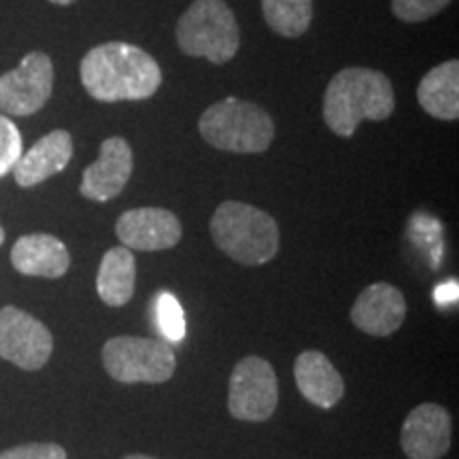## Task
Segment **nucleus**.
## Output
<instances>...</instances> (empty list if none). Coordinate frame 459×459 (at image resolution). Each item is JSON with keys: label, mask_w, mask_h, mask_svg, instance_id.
<instances>
[{"label": "nucleus", "mask_w": 459, "mask_h": 459, "mask_svg": "<svg viewBox=\"0 0 459 459\" xmlns=\"http://www.w3.org/2000/svg\"><path fill=\"white\" fill-rule=\"evenodd\" d=\"M82 83L94 100L122 102L145 100L162 83V68L145 49L111 41L90 49L83 56Z\"/></svg>", "instance_id": "obj_1"}, {"label": "nucleus", "mask_w": 459, "mask_h": 459, "mask_svg": "<svg viewBox=\"0 0 459 459\" xmlns=\"http://www.w3.org/2000/svg\"><path fill=\"white\" fill-rule=\"evenodd\" d=\"M395 108L394 85L375 68L349 66L332 77L324 96L325 126L351 139L361 122H385Z\"/></svg>", "instance_id": "obj_2"}, {"label": "nucleus", "mask_w": 459, "mask_h": 459, "mask_svg": "<svg viewBox=\"0 0 459 459\" xmlns=\"http://www.w3.org/2000/svg\"><path fill=\"white\" fill-rule=\"evenodd\" d=\"M215 245L245 266H262L279 254L281 234L277 221L257 206L226 200L211 220Z\"/></svg>", "instance_id": "obj_3"}, {"label": "nucleus", "mask_w": 459, "mask_h": 459, "mask_svg": "<svg viewBox=\"0 0 459 459\" xmlns=\"http://www.w3.org/2000/svg\"><path fill=\"white\" fill-rule=\"evenodd\" d=\"M211 147L230 153H264L274 141L273 117L255 102L223 99L211 105L198 122Z\"/></svg>", "instance_id": "obj_4"}, {"label": "nucleus", "mask_w": 459, "mask_h": 459, "mask_svg": "<svg viewBox=\"0 0 459 459\" xmlns=\"http://www.w3.org/2000/svg\"><path fill=\"white\" fill-rule=\"evenodd\" d=\"M177 43L189 57L226 65L240 48V28L226 0H194L177 22Z\"/></svg>", "instance_id": "obj_5"}, {"label": "nucleus", "mask_w": 459, "mask_h": 459, "mask_svg": "<svg viewBox=\"0 0 459 459\" xmlns=\"http://www.w3.org/2000/svg\"><path fill=\"white\" fill-rule=\"evenodd\" d=\"M107 375L119 383H164L175 375L170 342L143 336H115L102 347Z\"/></svg>", "instance_id": "obj_6"}, {"label": "nucleus", "mask_w": 459, "mask_h": 459, "mask_svg": "<svg viewBox=\"0 0 459 459\" xmlns=\"http://www.w3.org/2000/svg\"><path fill=\"white\" fill-rule=\"evenodd\" d=\"M279 404V381L264 358L247 355L230 375L228 409L238 421H266Z\"/></svg>", "instance_id": "obj_7"}, {"label": "nucleus", "mask_w": 459, "mask_h": 459, "mask_svg": "<svg viewBox=\"0 0 459 459\" xmlns=\"http://www.w3.org/2000/svg\"><path fill=\"white\" fill-rule=\"evenodd\" d=\"M54 91V65L43 51H30L20 66L0 77V111L28 117L48 105Z\"/></svg>", "instance_id": "obj_8"}, {"label": "nucleus", "mask_w": 459, "mask_h": 459, "mask_svg": "<svg viewBox=\"0 0 459 459\" xmlns=\"http://www.w3.org/2000/svg\"><path fill=\"white\" fill-rule=\"evenodd\" d=\"M54 351L51 332L17 307L0 308V358L24 370H39Z\"/></svg>", "instance_id": "obj_9"}, {"label": "nucleus", "mask_w": 459, "mask_h": 459, "mask_svg": "<svg viewBox=\"0 0 459 459\" xmlns=\"http://www.w3.org/2000/svg\"><path fill=\"white\" fill-rule=\"evenodd\" d=\"M115 234L126 249L164 251L179 245L183 237L181 221L175 213L158 206L132 209L115 223Z\"/></svg>", "instance_id": "obj_10"}, {"label": "nucleus", "mask_w": 459, "mask_h": 459, "mask_svg": "<svg viewBox=\"0 0 459 459\" xmlns=\"http://www.w3.org/2000/svg\"><path fill=\"white\" fill-rule=\"evenodd\" d=\"M409 459H440L451 446V415L440 404H419L406 417L400 434Z\"/></svg>", "instance_id": "obj_11"}, {"label": "nucleus", "mask_w": 459, "mask_h": 459, "mask_svg": "<svg viewBox=\"0 0 459 459\" xmlns=\"http://www.w3.org/2000/svg\"><path fill=\"white\" fill-rule=\"evenodd\" d=\"M132 149L122 136H111L100 145V156L83 170L82 196L94 203H108L124 192L132 177Z\"/></svg>", "instance_id": "obj_12"}, {"label": "nucleus", "mask_w": 459, "mask_h": 459, "mask_svg": "<svg viewBox=\"0 0 459 459\" xmlns=\"http://www.w3.org/2000/svg\"><path fill=\"white\" fill-rule=\"evenodd\" d=\"M406 317V300L392 283H372L358 296L351 308L353 325L370 336H389Z\"/></svg>", "instance_id": "obj_13"}, {"label": "nucleus", "mask_w": 459, "mask_h": 459, "mask_svg": "<svg viewBox=\"0 0 459 459\" xmlns=\"http://www.w3.org/2000/svg\"><path fill=\"white\" fill-rule=\"evenodd\" d=\"M73 152L74 145L71 132H49V134L39 139L17 160L15 169L11 170L15 177V183L20 187H34L39 183L48 181L49 177H54L66 169L68 162L73 160Z\"/></svg>", "instance_id": "obj_14"}, {"label": "nucleus", "mask_w": 459, "mask_h": 459, "mask_svg": "<svg viewBox=\"0 0 459 459\" xmlns=\"http://www.w3.org/2000/svg\"><path fill=\"white\" fill-rule=\"evenodd\" d=\"M11 264L26 277L60 279L71 268V254L51 234H26L11 249Z\"/></svg>", "instance_id": "obj_15"}, {"label": "nucleus", "mask_w": 459, "mask_h": 459, "mask_svg": "<svg viewBox=\"0 0 459 459\" xmlns=\"http://www.w3.org/2000/svg\"><path fill=\"white\" fill-rule=\"evenodd\" d=\"M296 385L311 404L332 409L344 395V381L321 351H304L294 364Z\"/></svg>", "instance_id": "obj_16"}, {"label": "nucleus", "mask_w": 459, "mask_h": 459, "mask_svg": "<svg viewBox=\"0 0 459 459\" xmlns=\"http://www.w3.org/2000/svg\"><path fill=\"white\" fill-rule=\"evenodd\" d=\"M417 100L432 117L455 122L459 117V62L449 60L434 66L419 83Z\"/></svg>", "instance_id": "obj_17"}, {"label": "nucleus", "mask_w": 459, "mask_h": 459, "mask_svg": "<svg viewBox=\"0 0 459 459\" xmlns=\"http://www.w3.org/2000/svg\"><path fill=\"white\" fill-rule=\"evenodd\" d=\"M136 285V260L132 249L113 247L102 255L96 290L100 300L108 307H124L134 296Z\"/></svg>", "instance_id": "obj_18"}, {"label": "nucleus", "mask_w": 459, "mask_h": 459, "mask_svg": "<svg viewBox=\"0 0 459 459\" xmlns=\"http://www.w3.org/2000/svg\"><path fill=\"white\" fill-rule=\"evenodd\" d=\"M266 24L279 37L298 39L313 22V0H262Z\"/></svg>", "instance_id": "obj_19"}, {"label": "nucleus", "mask_w": 459, "mask_h": 459, "mask_svg": "<svg viewBox=\"0 0 459 459\" xmlns=\"http://www.w3.org/2000/svg\"><path fill=\"white\" fill-rule=\"evenodd\" d=\"M156 315H158V328L162 332L166 342L175 344L186 338V317H183V308L179 300L169 291H162L156 298Z\"/></svg>", "instance_id": "obj_20"}, {"label": "nucleus", "mask_w": 459, "mask_h": 459, "mask_svg": "<svg viewBox=\"0 0 459 459\" xmlns=\"http://www.w3.org/2000/svg\"><path fill=\"white\" fill-rule=\"evenodd\" d=\"M22 153H24V141L20 130L9 117L0 115V179L15 169Z\"/></svg>", "instance_id": "obj_21"}, {"label": "nucleus", "mask_w": 459, "mask_h": 459, "mask_svg": "<svg viewBox=\"0 0 459 459\" xmlns=\"http://www.w3.org/2000/svg\"><path fill=\"white\" fill-rule=\"evenodd\" d=\"M449 4L451 0H392V11L404 24H419L440 13Z\"/></svg>", "instance_id": "obj_22"}, {"label": "nucleus", "mask_w": 459, "mask_h": 459, "mask_svg": "<svg viewBox=\"0 0 459 459\" xmlns=\"http://www.w3.org/2000/svg\"><path fill=\"white\" fill-rule=\"evenodd\" d=\"M0 459H66V451L54 443L22 445L3 451L0 453Z\"/></svg>", "instance_id": "obj_23"}, {"label": "nucleus", "mask_w": 459, "mask_h": 459, "mask_svg": "<svg viewBox=\"0 0 459 459\" xmlns=\"http://www.w3.org/2000/svg\"><path fill=\"white\" fill-rule=\"evenodd\" d=\"M436 302L440 304H449V302H455L457 300V285L455 283H445L440 285L438 290H436Z\"/></svg>", "instance_id": "obj_24"}, {"label": "nucleus", "mask_w": 459, "mask_h": 459, "mask_svg": "<svg viewBox=\"0 0 459 459\" xmlns=\"http://www.w3.org/2000/svg\"><path fill=\"white\" fill-rule=\"evenodd\" d=\"M124 459H156V457H149V455H139V453H134V455H128Z\"/></svg>", "instance_id": "obj_25"}, {"label": "nucleus", "mask_w": 459, "mask_h": 459, "mask_svg": "<svg viewBox=\"0 0 459 459\" xmlns=\"http://www.w3.org/2000/svg\"><path fill=\"white\" fill-rule=\"evenodd\" d=\"M49 3H54V4H62V7H65V4H71V3H74V0H49Z\"/></svg>", "instance_id": "obj_26"}, {"label": "nucleus", "mask_w": 459, "mask_h": 459, "mask_svg": "<svg viewBox=\"0 0 459 459\" xmlns=\"http://www.w3.org/2000/svg\"><path fill=\"white\" fill-rule=\"evenodd\" d=\"M4 243V230H3V226H0V245Z\"/></svg>", "instance_id": "obj_27"}]
</instances>
